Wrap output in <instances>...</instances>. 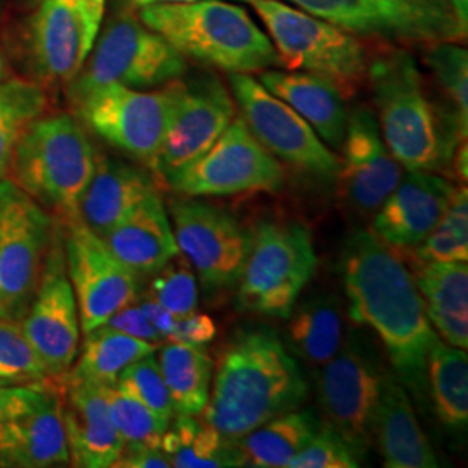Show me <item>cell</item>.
I'll list each match as a JSON object with an SVG mask.
<instances>
[{
    "instance_id": "29",
    "label": "cell",
    "mask_w": 468,
    "mask_h": 468,
    "mask_svg": "<svg viewBox=\"0 0 468 468\" xmlns=\"http://www.w3.org/2000/svg\"><path fill=\"white\" fill-rule=\"evenodd\" d=\"M319 421L313 411H288L268 420L250 434L234 441L243 467L286 468L292 458L316 434Z\"/></svg>"
},
{
    "instance_id": "31",
    "label": "cell",
    "mask_w": 468,
    "mask_h": 468,
    "mask_svg": "<svg viewBox=\"0 0 468 468\" xmlns=\"http://www.w3.org/2000/svg\"><path fill=\"white\" fill-rule=\"evenodd\" d=\"M162 450L176 468L243 467L231 439L218 434L197 415H177L162 435Z\"/></svg>"
},
{
    "instance_id": "9",
    "label": "cell",
    "mask_w": 468,
    "mask_h": 468,
    "mask_svg": "<svg viewBox=\"0 0 468 468\" xmlns=\"http://www.w3.org/2000/svg\"><path fill=\"white\" fill-rule=\"evenodd\" d=\"M59 218L9 177L0 179V319L21 321L34 301Z\"/></svg>"
},
{
    "instance_id": "20",
    "label": "cell",
    "mask_w": 468,
    "mask_h": 468,
    "mask_svg": "<svg viewBox=\"0 0 468 468\" xmlns=\"http://www.w3.org/2000/svg\"><path fill=\"white\" fill-rule=\"evenodd\" d=\"M90 52L79 0H42L37 5L28 23V56L40 84H69Z\"/></svg>"
},
{
    "instance_id": "46",
    "label": "cell",
    "mask_w": 468,
    "mask_h": 468,
    "mask_svg": "<svg viewBox=\"0 0 468 468\" xmlns=\"http://www.w3.org/2000/svg\"><path fill=\"white\" fill-rule=\"evenodd\" d=\"M170 460L162 446L123 448L113 468H168Z\"/></svg>"
},
{
    "instance_id": "47",
    "label": "cell",
    "mask_w": 468,
    "mask_h": 468,
    "mask_svg": "<svg viewBox=\"0 0 468 468\" xmlns=\"http://www.w3.org/2000/svg\"><path fill=\"white\" fill-rule=\"evenodd\" d=\"M79 4H80V9H82V15H84L89 42L94 48V42H96L98 34H100L106 0H79Z\"/></svg>"
},
{
    "instance_id": "8",
    "label": "cell",
    "mask_w": 468,
    "mask_h": 468,
    "mask_svg": "<svg viewBox=\"0 0 468 468\" xmlns=\"http://www.w3.org/2000/svg\"><path fill=\"white\" fill-rule=\"evenodd\" d=\"M183 82L160 90H137L125 85L94 87L71 98L79 120L110 146L153 168L181 98Z\"/></svg>"
},
{
    "instance_id": "11",
    "label": "cell",
    "mask_w": 468,
    "mask_h": 468,
    "mask_svg": "<svg viewBox=\"0 0 468 468\" xmlns=\"http://www.w3.org/2000/svg\"><path fill=\"white\" fill-rule=\"evenodd\" d=\"M250 2V0H249ZM346 32L396 44L456 42L467 37L448 0H292Z\"/></svg>"
},
{
    "instance_id": "48",
    "label": "cell",
    "mask_w": 468,
    "mask_h": 468,
    "mask_svg": "<svg viewBox=\"0 0 468 468\" xmlns=\"http://www.w3.org/2000/svg\"><path fill=\"white\" fill-rule=\"evenodd\" d=\"M452 167H454V172H456V176H458V179H460V183H463V185H467V177H468V153H467V139H463V141H460L458 143V146L454 148L452 151Z\"/></svg>"
},
{
    "instance_id": "42",
    "label": "cell",
    "mask_w": 468,
    "mask_h": 468,
    "mask_svg": "<svg viewBox=\"0 0 468 468\" xmlns=\"http://www.w3.org/2000/svg\"><path fill=\"white\" fill-rule=\"evenodd\" d=\"M359 458L351 446L326 423H319L316 434L297 452L286 468H356Z\"/></svg>"
},
{
    "instance_id": "43",
    "label": "cell",
    "mask_w": 468,
    "mask_h": 468,
    "mask_svg": "<svg viewBox=\"0 0 468 468\" xmlns=\"http://www.w3.org/2000/svg\"><path fill=\"white\" fill-rule=\"evenodd\" d=\"M59 388V380L9 384L0 378V419H15L46 406Z\"/></svg>"
},
{
    "instance_id": "40",
    "label": "cell",
    "mask_w": 468,
    "mask_h": 468,
    "mask_svg": "<svg viewBox=\"0 0 468 468\" xmlns=\"http://www.w3.org/2000/svg\"><path fill=\"white\" fill-rule=\"evenodd\" d=\"M0 378L9 384L49 378L17 321L0 319Z\"/></svg>"
},
{
    "instance_id": "15",
    "label": "cell",
    "mask_w": 468,
    "mask_h": 468,
    "mask_svg": "<svg viewBox=\"0 0 468 468\" xmlns=\"http://www.w3.org/2000/svg\"><path fill=\"white\" fill-rule=\"evenodd\" d=\"M229 84L243 122L272 156L311 176L335 179L338 158L293 108L249 73H231Z\"/></svg>"
},
{
    "instance_id": "21",
    "label": "cell",
    "mask_w": 468,
    "mask_h": 468,
    "mask_svg": "<svg viewBox=\"0 0 468 468\" xmlns=\"http://www.w3.org/2000/svg\"><path fill=\"white\" fill-rule=\"evenodd\" d=\"M454 186L427 170H408L373 214L371 233L392 250H413L442 218Z\"/></svg>"
},
{
    "instance_id": "2",
    "label": "cell",
    "mask_w": 468,
    "mask_h": 468,
    "mask_svg": "<svg viewBox=\"0 0 468 468\" xmlns=\"http://www.w3.org/2000/svg\"><path fill=\"white\" fill-rule=\"evenodd\" d=\"M214 369L201 420L231 441L299 410L307 399L309 387L297 359L269 328L234 335Z\"/></svg>"
},
{
    "instance_id": "41",
    "label": "cell",
    "mask_w": 468,
    "mask_h": 468,
    "mask_svg": "<svg viewBox=\"0 0 468 468\" xmlns=\"http://www.w3.org/2000/svg\"><path fill=\"white\" fill-rule=\"evenodd\" d=\"M115 385L144 402L160 419L167 421L174 419L176 413L172 399L154 352L137 359L123 369Z\"/></svg>"
},
{
    "instance_id": "1",
    "label": "cell",
    "mask_w": 468,
    "mask_h": 468,
    "mask_svg": "<svg viewBox=\"0 0 468 468\" xmlns=\"http://www.w3.org/2000/svg\"><path fill=\"white\" fill-rule=\"evenodd\" d=\"M340 269L351 318L380 338L402 384L421 392L437 334L411 271L371 231H356L346 241Z\"/></svg>"
},
{
    "instance_id": "26",
    "label": "cell",
    "mask_w": 468,
    "mask_h": 468,
    "mask_svg": "<svg viewBox=\"0 0 468 468\" xmlns=\"http://www.w3.org/2000/svg\"><path fill=\"white\" fill-rule=\"evenodd\" d=\"M259 82L293 108L326 146L342 148L349 113L346 98L330 80L313 73L268 69Z\"/></svg>"
},
{
    "instance_id": "25",
    "label": "cell",
    "mask_w": 468,
    "mask_h": 468,
    "mask_svg": "<svg viewBox=\"0 0 468 468\" xmlns=\"http://www.w3.org/2000/svg\"><path fill=\"white\" fill-rule=\"evenodd\" d=\"M158 186L148 172L108 156H98L92 179L79 205V218L104 238Z\"/></svg>"
},
{
    "instance_id": "35",
    "label": "cell",
    "mask_w": 468,
    "mask_h": 468,
    "mask_svg": "<svg viewBox=\"0 0 468 468\" xmlns=\"http://www.w3.org/2000/svg\"><path fill=\"white\" fill-rule=\"evenodd\" d=\"M48 98L42 85L13 77L0 84V179L7 177L17 139L27 125L44 113Z\"/></svg>"
},
{
    "instance_id": "53",
    "label": "cell",
    "mask_w": 468,
    "mask_h": 468,
    "mask_svg": "<svg viewBox=\"0 0 468 468\" xmlns=\"http://www.w3.org/2000/svg\"><path fill=\"white\" fill-rule=\"evenodd\" d=\"M2 11H4V0H0V17H2Z\"/></svg>"
},
{
    "instance_id": "17",
    "label": "cell",
    "mask_w": 468,
    "mask_h": 468,
    "mask_svg": "<svg viewBox=\"0 0 468 468\" xmlns=\"http://www.w3.org/2000/svg\"><path fill=\"white\" fill-rule=\"evenodd\" d=\"M19 323L48 377L63 380L77 359L82 328L77 299L68 278L61 220L34 301Z\"/></svg>"
},
{
    "instance_id": "13",
    "label": "cell",
    "mask_w": 468,
    "mask_h": 468,
    "mask_svg": "<svg viewBox=\"0 0 468 468\" xmlns=\"http://www.w3.org/2000/svg\"><path fill=\"white\" fill-rule=\"evenodd\" d=\"M69 283L82 334L104 324L120 309L134 303L139 276L122 264L106 241L80 218L61 220Z\"/></svg>"
},
{
    "instance_id": "32",
    "label": "cell",
    "mask_w": 468,
    "mask_h": 468,
    "mask_svg": "<svg viewBox=\"0 0 468 468\" xmlns=\"http://www.w3.org/2000/svg\"><path fill=\"white\" fill-rule=\"evenodd\" d=\"M288 342L313 367H324L344 342L342 305L336 297L318 295L290 313Z\"/></svg>"
},
{
    "instance_id": "33",
    "label": "cell",
    "mask_w": 468,
    "mask_h": 468,
    "mask_svg": "<svg viewBox=\"0 0 468 468\" xmlns=\"http://www.w3.org/2000/svg\"><path fill=\"white\" fill-rule=\"evenodd\" d=\"M158 365L176 415H200L208 401L214 359L201 346L168 342L160 349Z\"/></svg>"
},
{
    "instance_id": "3",
    "label": "cell",
    "mask_w": 468,
    "mask_h": 468,
    "mask_svg": "<svg viewBox=\"0 0 468 468\" xmlns=\"http://www.w3.org/2000/svg\"><path fill=\"white\" fill-rule=\"evenodd\" d=\"M141 21L183 56L229 73L282 67L268 35L229 2H156L141 7Z\"/></svg>"
},
{
    "instance_id": "5",
    "label": "cell",
    "mask_w": 468,
    "mask_h": 468,
    "mask_svg": "<svg viewBox=\"0 0 468 468\" xmlns=\"http://www.w3.org/2000/svg\"><path fill=\"white\" fill-rule=\"evenodd\" d=\"M98 153L80 120L38 115L17 139L7 177L59 220L79 218Z\"/></svg>"
},
{
    "instance_id": "6",
    "label": "cell",
    "mask_w": 468,
    "mask_h": 468,
    "mask_svg": "<svg viewBox=\"0 0 468 468\" xmlns=\"http://www.w3.org/2000/svg\"><path fill=\"white\" fill-rule=\"evenodd\" d=\"M250 2L268 28L282 67L323 77L344 98L357 92L368 75V58L354 35L278 0Z\"/></svg>"
},
{
    "instance_id": "22",
    "label": "cell",
    "mask_w": 468,
    "mask_h": 468,
    "mask_svg": "<svg viewBox=\"0 0 468 468\" xmlns=\"http://www.w3.org/2000/svg\"><path fill=\"white\" fill-rule=\"evenodd\" d=\"M59 384L69 465L113 467L123 452V442L112 421L106 387L67 380Z\"/></svg>"
},
{
    "instance_id": "12",
    "label": "cell",
    "mask_w": 468,
    "mask_h": 468,
    "mask_svg": "<svg viewBox=\"0 0 468 468\" xmlns=\"http://www.w3.org/2000/svg\"><path fill=\"white\" fill-rule=\"evenodd\" d=\"M183 197H233L282 189L284 170L251 134L241 117H234L218 141L189 165L165 179Z\"/></svg>"
},
{
    "instance_id": "4",
    "label": "cell",
    "mask_w": 468,
    "mask_h": 468,
    "mask_svg": "<svg viewBox=\"0 0 468 468\" xmlns=\"http://www.w3.org/2000/svg\"><path fill=\"white\" fill-rule=\"evenodd\" d=\"M369 85L387 150L406 170H439L458 146L429 100L415 58L402 49L378 54L368 65Z\"/></svg>"
},
{
    "instance_id": "10",
    "label": "cell",
    "mask_w": 468,
    "mask_h": 468,
    "mask_svg": "<svg viewBox=\"0 0 468 468\" xmlns=\"http://www.w3.org/2000/svg\"><path fill=\"white\" fill-rule=\"evenodd\" d=\"M92 49L90 59L68 84L69 98L106 84L146 90L170 84L186 71L185 56L129 15L110 23Z\"/></svg>"
},
{
    "instance_id": "30",
    "label": "cell",
    "mask_w": 468,
    "mask_h": 468,
    "mask_svg": "<svg viewBox=\"0 0 468 468\" xmlns=\"http://www.w3.org/2000/svg\"><path fill=\"white\" fill-rule=\"evenodd\" d=\"M84 335L82 352L63 378L67 382L112 387L129 365L158 349L154 344L122 334L108 324H101Z\"/></svg>"
},
{
    "instance_id": "7",
    "label": "cell",
    "mask_w": 468,
    "mask_h": 468,
    "mask_svg": "<svg viewBox=\"0 0 468 468\" xmlns=\"http://www.w3.org/2000/svg\"><path fill=\"white\" fill-rule=\"evenodd\" d=\"M316 268L313 236L303 224L264 220L250 236L238 303L255 314L288 318Z\"/></svg>"
},
{
    "instance_id": "50",
    "label": "cell",
    "mask_w": 468,
    "mask_h": 468,
    "mask_svg": "<svg viewBox=\"0 0 468 468\" xmlns=\"http://www.w3.org/2000/svg\"><path fill=\"white\" fill-rule=\"evenodd\" d=\"M11 79H13V69H11V65H9V59H7L5 52H4L2 46H0V84L7 82Z\"/></svg>"
},
{
    "instance_id": "49",
    "label": "cell",
    "mask_w": 468,
    "mask_h": 468,
    "mask_svg": "<svg viewBox=\"0 0 468 468\" xmlns=\"http://www.w3.org/2000/svg\"><path fill=\"white\" fill-rule=\"evenodd\" d=\"M450 5L454 11V15L458 17L462 28H468V0H448Z\"/></svg>"
},
{
    "instance_id": "52",
    "label": "cell",
    "mask_w": 468,
    "mask_h": 468,
    "mask_svg": "<svg viewBox=\"0 0 468 468\" xmlns=\"http://www.w3.org/2000/svg\"><path fill=\"white\" fill-rule=\"evenodd\" d=\"M40 2H42V0H25V4H27L28 7H37Z\"/></svg>"
},
{
    "instance_id": "23",
    "label": "cell",
    "mask_w": 468,
    "mask_h": 468,
    "mask_svg": "<svg viewBox=\"0 0 468 468\" xmlns=\"http://www.w3.org/2000/svg\"><path fill=\"white\" fill-rule=\"evenodd\" d=\"M122 264L135 274L153 276L179 255L167 207L158 189L102 238Z\"/></svg>"
},
{
    "instance_id": "51",
    "label": "cell",
    "mask_w": 468,
    "mask_h": 468,
    "mask_svg": "<svg viewBox=\"0 0 468 468\" xmlns=\"http://www.w3.org/2000/svg\"><path fill=\"white\" fill-rule=\"evenodd\" d=\"M156 2H191V0H133V4L137 7L148 5V4H156Z\"/></svg>"
},
{
    "instance_id": "24",
    "label": "cell",
    "mask_w": 468,
    "mask_h": 468,
    "mask_svg": "<svg viewBox=\"0 0 468 468\" xmlns=\"http://www.w3.org/2000/svg\"><path fill=\"white\" fill-rule=\"evenodd\" d=\"M61 420V384L54 398L34 413L0 419V468L68 467Z\"/></svg>"
},
{
    "instance_id": "36",
    "label": "cell",
    "mask_w": 468,
    "mask_h": 468,
    "mask_svg": "<svg viewBox=\"0 0 468 468\" xmlns=\"http://www.w3.org/2000/svg\"><path fill=\"white\" fill-rule=\"evenodd\" d=\"M415 262H456L468 261L467 185L454 187L450 203L435 226L417 249Z\"/></svg>"
},
{
    "instance_id": "38",
    "label": "cell",
    "mask_w": 468,
    "mask_h": 468,
    "mask_svg": "<svg viewBox=\"0 0 468 468\" xmlns=\"http://www.w3.org/2000/svg\"><path fill=\"white\" fill-rule=\"evenodd\" d=\"M425 61L435 80L454 110V117L468 129V56L467 50L454 42H435Z\"/></svg>"
},
{
    "instance_id": "34",
    "label": "cell",
    "mask_w": 468,
    "mask_h": 468,
    "mask_svg": "<svg viewBox=\"0 0 468 468\" xmlns=\"http://www.w3.org/2000/svg\"><path fill=\"white\" fill-rule=\"evenodd\" d=\"M425 384L439 421L452 431H465L468 423V357L465 349L435 338L425 368Z\"/></svg>"
},
{
    "instance_id": "19",
    "label": "cell",
    "mask_w": 468,
    "mask_h": 468,
    "mask_svg": "<svg viewBox=\"0 0 468 468\" xmlns=\"http://www.w3.org/2000/svg\"><path fill=\"white\" fill-rule=\"evenodd\" d=\"M236 117V102L214 75L183 84L164 144L153 164L164 181L208 150Z\"/></svg>"
},
{
    "instance_id": "28",
    "label": "cell",
    "mask_w": 468,
    "mask_h": 468,
    "mask_svg": "<svg viewBox=\"0 0 468 468\" xmlns=\"http://www.w3.org/2000/svg\"><path fill=\"white\" fill-rule=\"evenodd\" d=\"M411 274L435 334L452 347L467 351V262H415Z\"/></svg>"
},
{
    "instance_id": "44",
    "label": "cell",
    "mask_w": 468,
    "mask_h": 468,
    "mask_svg": "<svg viewBox=\"0 0 468 468\" xmlns=\"http://www.w3.org/2000/svg\"><path fill=\"white\" fill-rule=\"evenodd\" d=\"M218 335V326L214 319L207 314H198L197 311L186 316H176L172 330L168 334V342H181L191 346H205L212 342Z\"/></svg>"
},
{
    "instance_id": "16",
    "label": "cell",
    "mask_w": 468,
    "mask_h": 468,
    "mask_svg": "<svg viewBox=\"0 0 468 468\" xmlns=\"http://www.w3.org/2000/svg\"><path fill=\"white\" fill-rule=\"evenodd\" d=\"M172 231L179 251L207 292L233 288L245 266L250 236L226 210L193 197L170 201Z\"/></svg>"
},
{
    "instance_id": "37",
    "label": "cell",
    "mask_w": 468,
    "mask_h": 468,
    "mask_svg": "<svg viewBox=\"0 0 468 468\" xmlns=\"http://www.w3.org/2000/svg\"><path fill=\"white\" fill-rule=\"evenodd\" d=\"M106 398L112 421L122 437L123 448L160 446L170 421L160 419L144 402L118 385L106 387Z\"/></svg>"
},
{
    "instance_id": "27",
    "label": "cell",
    "mask_w": 468,
    "mask_h": 468,
    "mask_svg": "<svg viewBox=\"0 0 468 468\" xmlns=\"http://www.w3.org/2000/svg\"><path fill=\"white\" fill-rule=\"evenodd\" d=\"M377 439L387 468H434V450L423 434L415 410L399 380L384 377L380 399L373 420Z\"/></svg>"
},
{
    "instance_id": "18",
    "label": "cell",
    "mask_w": 468,
    "mask_h": 468,
    "mask_svg": "<svg viewBox=\"0 0 468 468\" xmlns=\"http://www.w3.org/2000/svg\"><path fill=\"white\" fill-rule=\"evenodd\" d=\"M342 150L335 176L340 203L354 216L371 218L399 185L402 167L387 150L378 122L367 106L347 117Z\"/></svg>"
},
{
    "instance_id": "39",
    "label": "cell",
    "mask_w": 468,
    "mask_h": 468,
    "mask_svg": "<svg viewBox=\"0 0 468 468\" xmlns=\"http://www.w3.org/2000/svg\"><path fill=\"white\" fill-rule=\"evenodd\" d=\"M150 299L160 303L174 316H186L197 311L198 286L191 264L185 255H176L158 272L153 274Z\"/></svg>"
},
{
    "instance_id": "45",
    "label": "cell",
    "mask_w": 468,
    "mask_h": 468,
    "mask_svg": "<svg viewBox=\"0 0 468 468\" xmlns=\"http://www.w3.org/2000/svg\"><path fill=\"white\" fill-rule=\"evenodd\" d=\"M104 324H108L110 328H115L122 334L131 335L134 338L150 342L154 346H160L165 340L164 335L153 326V323L144 314V311L139 305H133V303L120 309Z\"/></svg>"
},
{
    "instance_id": "14",
    "label": "cell",
    "mask_w": 468,
    "mask_h": 468,
    "mask_svg": "<svg viewBox=\"0 0 468 468\" xmlns=\"http://www.w3.org/2000/svg\"><path fill=\"white\" fill-rule=\"evenodd\" d=\"M384 375L356 338H346L334 357L321 367L318 401L324 423L361 460L373 442V420Z\"/></svg>"
}]
</instances>
